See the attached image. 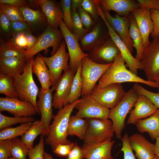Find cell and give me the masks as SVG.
Returning a JSON list of instances; mask_svg holds the SVG:
<instances>
[{"label": "cell", "mask_w": 159, "mask_h": 159, "mask_svg": "<svg viewBox=\"0 0 159 159\" xmlns=\"http://www.w3.org/2000/svg\"><path fill=\"white\" fill-rule=\"evenodd\" d=\"M12 42L18 47L26 50L28 42L24 32L15 35Z\"/></svg>", "instance_id": "cell-52"}, {"label": "cell", "mask_w": 159, "mask_h": 159, "mask_svg": "<svg viewBox=\"0 0 159 159\" xmlns=\"http://www.w3.org/2000/svg\"><path fill=\"white\" fill-rule=\"evenodd\" d=\"M55 90L54 86H52L47 91L43 93L41 90L38 95L39 99L37 102V107L41 114L40 121L42 123L44 137L46 136L52 119L54 115L53 114L52 93Z\"/></svg>", "instance_id": "cell-18"}, {"label": "cell", "mask_w": 159, "mask_h": 159, "mask_svg": "<svg viewBox=\"0 0 159 159\" xmlns=\"http://www.w3.org/2000/svg\"><path fill=\"white\" fill-rule=\"evenodd\" d=\"M77 110L75 115L86 119H109L110 109L101 105L91 95L82 97L75 108Z\"/></svg>", "instance_id": "cell-12"}, {"label": "cell", "mask_w": 159, "mask_h": 159, "mask_svg": "<svg viewBox=\"0 0 159 159\" xmlns=\"http://www.w3.org/2000/svg\"><path fill=\"white\" fill-rule=\"evenodd\" d=\"M44 59L50 72L53 86L56 84L62 76V71L70 68L68 64L69 59V54L66 51V44L62 41L56 52L51 57H47L39 54Z\"/></svg>", "instance_id": "cell-10"}, {"label": "cell", "mask_w": 159, "mask_h": 159, "mask_svg": "<svg viewBox=\"0 0 159 159\" xmlns=\"http://www.w3.org/2000/svg\"><path fill=\"white\" fill-rule=\"evenodd\" d=\"M36 120L31 117H11L6 116L0 113V129L9 127L10 126L18 123L23 124L33 122Z\"/></svg>", "instance_id": "cell-38"}, {"label": "cell", "mask_w": 159, "mask_h": 159, "mask_svg": "<svg viewBox=\"0 0 159 159\" xmlns=\"http://www.w3.org/2000/svg\"><path fill=\"white\" fill-rule=\"evenodd\" d=\"M32 72L35 74L39 82L43 93L47 91L51 86H53L51 76L49 70L43 59L39 55L34 59Z\"/></svg>", "instance_id": "cell-26"}, {"label": "cell", "mask_w": 159, "mask_h": 159, "mask_svg": "<svg viewBox=\"0 0 159 159\" xmlns=\"http://www.w3.org/2000/svg\"><path fill=\"white\" fill-rule=\"evenodd\" d=\"M80 99L71 104H67L54 116L53 120L50 125L45 139V143L52 150L59 144H68L71 142L67 139V128L71 115Z\"/></svg>", "instance_id": "cell-2"}, {"label": "cell", "mask_w": 159, "mask_h": 159, "mask_svg": "<svg viewBox=\"0 0 159 159\" xmlns=\"http://www.w3.org/2000/svg\"><path fill=\"white\" fill-rule=\"evenodd\" d=\"M102 11L107 21L132 53L133 42L129 34L130 22L128 17L121 16L117 13L112 16L109 11L102 10Z\"/></svg>", "instance_id": "cell-17"}, {"label": "cell", "mask_w": 159, "mask_h": 159, "mask_svg": "<svg viewBox=\"0 0 159 159\" xmlns=\"http://www.w3.org/2000/svg\"><path fill=\"white\" fill-rule=\"evenodd\" d=\"M97 9L99 16L102 19L106 26L110 38L119 49L129 70L137 75L138 70L142 69L140 61L132 55L126 45L107 21L101 8L99 7Z\"/></svg>", "instance_id": "cell-14"}, {"label": "cell", "mask_w": 159, "mask_h": 159, "mask_svg": "<svg viewBox=\"0 0 159 159\" xmlns=\"http://www.w3.org/2000/svg\"><path fill=\"white\" fill-rule=\"evenodd\" d=\"M110 37L99 22L96 23L92 30L79 41V44L83 51H89Z\"/></svg>", "instance_id": "cell-25"}, {"label": "cell", "mask_w": 159, "mask_h": 159, "mask_svg": "<svg viewBox=\"0 0 159 159\" xmlns=\"http://www.w3.org/2000/svg\"><path fill=\"white\" fill-rule=\"evenodd\" d=\"M133 88L138 95H142L146 97L158 108H159V92L150 91L137 83L134 85Z\"/></svg>", "instance_id": "cell-42"}, {"label": "cell", "mask_w": 159, "mask_h": 159, "mask_svg": "<svg viewBox=\"0 0 159 159\" xmlns=\"http://www.w3.org/2000/svg\"><path fill=\"white\" fill-rule=\"evenodd\" d=\"M135 125L140 132H147L152 140L159 137V108L148 117L138 120Z\"/></svg>", "instance_id": "cell-27"}, {"label": "cell", "mask_w": 159, "mask_h": 159, "mask_svg": "<svg viewBox=\"0 0 159 159\" xmlns=\"http://www.w3.org/2000/svg\"><path fill=\"white\" fill-rule=\"evenodd\" d=\"M26 51L9 41L0 45V58L16 57L25 59Z\"/></svg>", "instance_id": "cell-33"}, {"label": "cell", "mask_w": 159, "mask_h": 159, "mask_svg": "<svg viewBox=\"0 0 159 159\" xmlns=\"http://www.w3.org/2000/svg\"><path fill=\"white\" fill-rule=\"evenodd\" d=\"M0 93L4 95L7 97H18L13 76L0 73Z\"/></svg>", "instance_id": "cell-35"}, {"label": "cell", "mask_w": 159, "mask_h": 159, "mask_svg": "<svg viewBox=\"0 0 159 159\" xmlns=\"http://www.w3.org/2000/svg\"><path fill=\"white\" fill-rule=\"evenodd\" d=\"M26 62L16 57L0 58V73L12 76L21 74Z\"/></svg>", "instance_id": "cell-28"}, {"label": "cell", "mask_w": 159, "mask_h": 159, "mask_svg": "<svg viewBox=\"0 0 159 159\" xmlns=\"http://www.w3.org/2000/svg\"><path fill=\"white\" fill-rule=\"evenodd\" d=\"M140 8L159 11V0H137Z\"/></svg>", "instance_id": "cell-51"}, {"label": "cell", "mask_w": 159, "mask_h": 159, "mask_svg": "<svg viewBox=\"0 0 159 159\" xmlns=\"http://www.w3.org/2000/svg\"><path fill=\"white\" fill-rule=\"evenodd\" d=\"M130 22L129 34L133 41V47L136 50L135 58L140 61L142 55L145 49L142 35L138 28L134 16L131 13L127 16Z\"/></svg>", "instance_id": "cell-29"}, {"label": "cell", "mask_w": 159, "mask_h": 159, "mask_svg": "<svg viewBox=\"0 0 159 159\" xmlns=\"http://www.w3.org/2000/svg\"><path fill=\"white\" fill-rule=\"evenodd\" d=\"M62 10L63 20L68 29L72 32V27L70 0H61L59 3Z\"/></svg>", "instance_id": "cell-41"}, {"label": "cell", "mask_w": 159, "mask_h": 159, "mask_svg": "<svg viewBox=\"0 0 159 159\" xmlns=\"http://www.w3.org/2000/svg\"><path fill=\"white\" fill-rule=\"evenodd\" d=\"M81 7L91 16L95 23L98 22L100 16L94 0H83Z\"/></svg>", "instance_id": "cell-44"}, {"label": "cell", "mask_w": 159, "mask_h": 159, "mask_svg": "<svg viewBox=\"0 0 159 159\" xmlns=\"http://www.w3.org/2000/svg\"><path fill=\"white\" fill-rule=\"evenodd\" d=\"M72 32L80 40L90 30L85 28L81 20L77 10L71 9Z\"/></svg>", "instance_id": "cell-39"}, {"label": "cell", "mask_w": 159, "mask_h": 159, "mask_svg": "<svg viewBox=\"0 0 159 159\" xmlns=\"http://www.w3.org/2000/svg\"><path fill=\"white\" fill-rule=\"evenodd\" d=\"M131 148L138 159H149L155 155V144L149 142L143 135L135 133L129 137Z\"/></svg>", "instance_id": "cell-22"}, {"label": "cell", "mask_w": 159, "mask_h": 159, "mask_svg": "<svg viewBox=\"0 0 159 159\" xmlns=\"http://www.w3.org/2000/svg\"><path fill=\"white\" fill-rule=\"evenodd\" d=\"M74 143H71L68 144H59L56 147L52 150V152L60 157H67L74 147Z\"/></svg>", "instance_id": "cell-47"}, {"label": "cell", "mask_w": 159, "mask_h": 159, "mask_svg": "<svg viewBox=\"0 0 159 159\" xmlns=\"http://www.w3.org/2000/svg\"><path fill=\"white\" fill-rule=\"evenodd\" d=\"M87 119H84L75 115H71L67 128L68 135H75L84 140L88 126Z\"/></svg>", "instance_id": "cell-30"}, {"label": "cell", "mask_w": 159, "mask_h": 159, "mask_svg": "<svg viewBox=\"0 0 159 159\" xmlns=\"http://www.w3.org/2000/svg\"><path fill=\"white\" fill-rule=\"evenodd\" d=\"M8 159H17L15 158H13L11 156H10V157H9Z\"/></svg>", "instance_id": "cell-62"}, {"label": "cell", "mask_w": 159, "mask_h": 159, "mask_svg": "<svg viewBox=\"0 0 159 159\" xmlns=\"http://www.w3.org/2000/svg\"><path fill=\"white\" fill-rule=\"evenodd\" d=\"M42 123L40 120H36L33 122L31 127L21 136V140L29 149L34 147V142L39 135H42Z\"/></svg>", "instance_id": "cell-32"}, {"label": "cell", "mask_w": 159, "mask_h": 159, "mask_svg": "<svg viewBox=\"0 0 159 159\" xmlns=\"http://www.w3.org/2000/svg\"><path fill=\"white\" fill-rule=\"evenodd\" d=\"M112 63L107 64L97 63L92 61L87 57L83 59L81 62V69L83 83L82 97L91 95L97 82Z\"/></svg>", "instance_id": "cell-5"}, {"label": "cell", "mask_w": 159, "mask_h": 159, "mask_svg": "<svg viewBox=\"0 0 159 159\" xmlns=\"http://www.w3.org/2000/svg\"><path fill=\"white\" fill-rule=\"evenodd\" d=\"M67 159H85L84 157L82 148L77 144L74 143V145L68 155Z\"/></svg>", "instance_id": "cell-53"}, {"label": "cell", "mask_w": 159, "mask_h": 159, "mask_svg": "<svg viewBox=\"0 0 159 159\" xmlns=\"http://www.w3.org/2000/svg\"><path fill=\"white\" fill-rule=\"evenodd\" d=\"M11 21L2 12L0 11V25L1 29L4 32L11 33Z\"/></svg>", "instance_id": "cell-54"}, {"label": "cell", "mask_w": 159, "mask_h": 159, "mask_svg": "<svg viewBox=\"0 0 159 159\" xmlns=\"http://www.w3.org/2000/svg\"><path fill=\"white\" fill-rule=\"evenodd\" d=\"M34 4L41 8L47 18L48 24L54 28L58 29L59 21L63 19V12L59 6L54 1L37 0Z\"/></svg>", "instance_id": "cell-23"}, {"label": "cell", "mask_w": 159, "mask_h": 159, "mask_svg": "<svg viewBox=\"0 0 159 159\" xmlns=\"http://www.w3.org/2000/svg\"><path fill=\"white\" fill-rule=\"evenodd\" d=\"M0 11L11 21H21L26 23L18 7L7 4H0Z\"/></svg>", "instance_id": "cell-40"}, {"label": "cell", "mask_w": 159, "mask_h": 159, "mask_svg": "<svg viewBox=\"0 0 159 159\" xmlns=\"http://www.w3.org/2000/svg\"><path fill=\"white\" fill-rule=\"evenodd\" d=\"M45 140L42 135L38 144L32 149L29 150L28 155L29 159H43Z\"/></svg>", "instance_id": "cell-43"}, {"label": "cell", "mask_w": 159, "mask_h": 159, "mask_svg": "<svg viewBox=\"0 0 159 159\" xmlns=\"http://www.w3.org/2000/svg\"><path fill=\"white\" fill-rule=\"evenodd\" d=\"M64 38L60 30L53 28L49 25L42 33L38 37L36 43L30 49L26 50L25 60L27 62L33 58L39 52L52 47L51 55L54 54L58 50L61 41Z\"/></svg>", "instance_id": "cell-6"}, {"label": "cell", "mask_w": 159, "mask_h": 159, "mask_svg": "<svg viewBox=\"0 0 159 159\" xmlns=\"http://www.w3.org/2000/svg\"><path fill=\"white\" fill-rule=\"evenodd\" d=\"M139 95L133 88L128 90L117 105L110 109L109 116L117 138L122 139V132L125 127V121L128 114L134 107Z\"/></svg>", "instance_id": "cell-4"}, {"label": "cell", "mask_w": 159, "mask_h": 159, "mask_svg": "<svg viewBox=\"0 0 159 159\" xmlns=\"http://www.w3.org/2000/svg\"><path fill=\"white\" fill-rule=\"evenodd\" d=\"M83 0H71V6L72 9L77 10L81 6Z\"/></svg>", "instance_id": "cell-57"}, {"label": "cell", "mask_w": 159, "mask_h": 159, "mask_svg": "<svg viewBox=\"0 0 159 159\" xmlns=\"http://www.w3.org/2000/svg\"><path fill=\"white\" fill-rule=\"evenodd\" d=\"M0 4H5L19 8L25 6H31L28 1L24 0H0Z\"/></svg>", "instance_id": "cell-55"}, {"label": "cell", "mask_w": 159, "mask_h": 159, "mask_svg": "<svg viewBox=\"0 0 159 159\" xmlns=\"http://www.w3.org/2000/svg\"><path fill=\"white\" fill-rule=\"evenodd\" d=\"M0 111H6L16 117H31L39 114L30 102L18 98L0 97Z\"/></svg>", "instance_id": "cell-15"}, {"label": "cell", "mask_w": 159, "mask_h": 159, "mask_svg": "<svg viewBox=\"0 0 159 159\" xmlns=\"http://www.w3.org/2000/svg\"><path fill=\"white\" fill-rule=\"evenodd\" d=\"M120 53L118 48L110 37L107 38L88 51L87 57L97 63H112Z\"/></svg>", "instance_id": "cell-13"}, {"label": "cell", "mask_w": 159, "mask_h": 159, "mask_svg": "<svg viewBox=\"0 0 159 159\" xmlns=\"http://www.w3.org/2000/svg\"><path fill=\"white\" fill-rule=\"evenodd\" d=\"M149 159H159V158L155 155L153 157Z\"/></svg>", "instance_id": "cell-61"}, {"label": "cell", "mask_w": 159, "mask_h": 159, "mask_svg": "<svg viewBox=\"0 0 159 159\" xmlns=\"http://www.w3.org/2000/svg\"><path fill=\"white\" fill-rule=\"evenodd\" d=\"M81 64L79 66L73 78L66 104H71L79 100L82 95L83 83L81 75Z\"/></svg>", "instance_id": "cell-31"}, {"label": "cell", "mask_w": 159, "mask_h": 159, "mask_svg": "<svg viewBox=\"0 0 159 159\" xmlns=\"http://www.w3.org/2000/svg\"><path fill=\"white\" fill-rule=\"evenodd\" d=\"M150 11L154 25L153 30L150 35L153 39L159 38V11L155 10Z\"/></svg>", "instance_id": "cell-50"}, {"label": "cell", "mask_w": 159, "mask_h": 159, "mask_svg": "<svg viewBox=\"0 0 159 159\" xmlns=\"http://www.w3.org/2000/svg\"><path fill=\"white\" fill-rule=\"evenodd\" d=\"M76 72L70 68L64 71L63 75L54 86L55 92L53 95L52 105L54 108L59 110L66 105Z\"/></svg>", "instance_id": "cell-16"}, {"label": "cell", "mask_w": 159, "mask_h": 159, "mask_svg": "<svg viewBox=\"0 0 159 159\" xmlns=\"http://www.w3.org/2000/svg\"><path fill=\"white\" fill-rule=\"evenodd\" d=\"M115 141L109 139L99 143L84 144L82 146L85 159H114L111 150Z\"/></svg>", "instance_id": "cell-20"}, {"label": "cell", "mask_w": 159, "mask_h": 159, "mask_svg": "<svg viewBox=\"0 0 159 159\" xmlns=\"http://www.w3.org/2000/svg\"><path fill=\"white\" fill-rule=\"evenodd\" d=\"M126 93L121 83H114L105 87H95L91 95L102 106L112 109L115 107Z\"/></svg>", "instance_id": "cell-9"}, {"label": "cell", "mask_w": 159, "mask_h": 159, "mask_svg": "<svg viewBox=\"0 0 159 159\" xmlns=\"http://www.w3.org/2000/svg\"><path fill=\"white\" fill-rule=\"evenodd\" d=\"M59 27L67 46L69 56V68L76 72L84 58L88 56L79 44L78 38L67 28L63 19L59 21Z\"/></svg>", "instance_id": "cell-11"}, {"label": "cell", "mask_w": 159, "mask_h": 159, "mask_svg": "<svg viewBox=\"0 0 159 159\" xmlns=\"http://www.w3.org/2000/svg\"><path fill=\"white\" fill-rule=\"evenodd\" d=\"M33 58L26 62L21 74L13 76L14 85L19 99L32 104L39 113L37 105V98L39 90L33 76Z\"/></svg>", "instance_id": "cell-3"}, {"label": "cell", "mask_w": 159, "mask_h": 159, "mask_svg": "<svg viewBox=\"0 0 159 159\" xmlns=\"http://www.w3.org/2000/svg\"><path fill=\"white\" fill-rule=\"evenodd\" d=\"M26 22L29 25L37 24L43 20L44 15L43 12L34 10L29 6H25L19 8Z\"/></svg>", "instance_id": "cell-36"}, {"label": "cell", "mask_w": 159, "mask_h": 159, "mask_svg": "<svg viewBox=\"0 0 159 159\" xmlns=\"http://www.w3.org/2000/svg\"><path fill=\"white\" fill-rule=\"evenodd\" d=\"M43 159H54V158L50 154L44 152Z\"/></svg>", "instance_id": "cell-59"}, {"label": "cell", "mask_w": 159, "mask_h": 159, "mask_svg": "<svg viewBox=\"0 0 159 159\" xmlns=\"http://www.w3.org/2000/svg\"><path fill=\"white\" fill-rule=\"evenodd\" d=\"M131 13L135 19L142 35L145 48L150 42L149 36L154 27L150 11L145 9L139 8L132 11Z\"/></svg>", "instance_id": "cell-21"}, {"label": "cell", "mask_w": 159, "mask_h": 159, "mask_svg": "<svg viewBox=\"0 0 159 159\" xmlns=\"http://www.w3.org/2000/svg\"><path fill=\"white\" fill-rule=\"evenodd\" d=\"M147 80L155 82L159 74V38H155L145 48L140 61Z\"/></svg>", "instance_id": "cell-8"}, {"label": "cell", "mask_w": 159, "mask_h": 159, "mask_svg": "<svg viewBox=\"0 0 159 159\" xmlns=\"http://www.w3.org/2000/svg\"><path fill=\"white\" fill-rule=\"evenodd\" d=\"M87 119L88 126L84 144L101 143L112 139L115 132L110 119Z\"/></svg>", "instance_id": "cell-7"}, {"label": "cell", "mask_w": 159, "mask_h": 159, "mask_svg": "<svg viewBox=\"0 0 159 159\" xmlns=\"http://www.w3.org/2000/svg\"><path fill=\"white\" fill-rule=\"evenodd\" d=\"M155 82L158 85L159 87L158 88V92H159V74L156 78Z\"/></svg>", "instance_id": "cell-60"}, {"label": "cell", "mask_w": 159, "mask_h": 159, "mask_svg": "<svg viewBox=\"0 0 159 159\" xmlns=\"http://www.w3.org/2000/svg\"><path fill=\"white\" fill-rule=\"evenodd\" d=\"M29 150L21 139L16 138L11 140V156L17 159H26Z\"/></svg>", "instance_id": "cell-37"}, {"label": "cell", "mask_w": 159, "mask_h": 159, "mask_svg": "<svg viewBox=\"0 0 159 159\" xmlns=\"http://www.w3.org/2000/svg\"><path fill=\"white\" fill-rule=\"evenodd\" d=\"M155 145V155H157L159 158V137H158L156 139V142Z\"/></svg>", "instance_id": "cell-58"}, {"label": "cell", "mask_w": 159, "mask_h": 159, "mask_svg": "<svg viewBox=\"0 0 159 159\" xmlns=\"http://www.w3.org/2000/svg\"><path fill=\"white\" fill-rule=\"evenodd\" d=\"M100 5L102 10H112L122 16H128L133 11L140 8L137 1L133 0H101Z\"/></svg>", "instance_id": "cell-24"}, {"label": "cell", "mask_w": 159, "mask_h": 159, "mask_svg": "<svg viewBox=\"0 0 159 159\" xmlns=\"http://www.w3.org/2000/svg\"><path fill=\"white\" fill-rule=\"evenodd\" d=\"M29 29V25L27 23L21 21H11V33L14 35L18 33L25 32Z\"/></svg>", "instance_id": "cell-48"}, {"label": "cell", "mask_w": 159, "mask_h": 159, "mask_svg": "<svg viewBox=\"0 0 159 159\" xmlns=\"http://www.w3.org/2000/svg\"><path fill=\"white\" fill-rule=\"evenodd\" d=\"M125 61L120 54L115 58L111 66L98 81L96 87L101 88L114 83L135 82L146 85L158 88V85L155 82L144 80L128 69L125 64Z\"/></svg>", "instance_id": "cell-1"}, {"label": "cell", "mask_w": 159, "mask_h": 159, "mask_svg": "<svg viewBox=\"0 0 159 159\" xmlns=\"http://www.w3.org/2000/svg\"><path fill=\"white\" fill-rule=\"evenodd\" d=\"M121 140L122 143L121 150L123 153L124 159H136L130 146L128 134H125Z\"/></svg>", "instance_id": "cell-45"}, {"label": "cell", "mask_w": 159, "mask_h": 159, "mask_svg": "<svg viewBox=\"0 0 159 159\" xmlns=\"http://www.w3.org/2000/svg\"><path fill=\"white\" fill-rule=\"evenodd\" d=\"M33 122L21 124L15 127H9L1 130L0 141L11 140L22 136L31 127Z\"/></svg>", "instance_id": "cell-34"}, {"label": "cell", "mask_w": 159, "mask_h": 159, "mask_svg": "<svg viewBox=\"0 0 159 159\" xmlns=\"http://www.w3.org/2000/svg\"><path fill=\"white\" fill-rule=\"evenodd\" d=\"M77 11L84 27L88 30L93 27L96 23L91 16L81 6Z\"/></svg>", "instance_id": "cell-46"}, {"label": "cell", "mask_w": 159, "mask_h": 159, "mask_svg": "<svg viewBox=\"0 0 159 159\" xmlns=\"http://www.w3.org/2000/svg\"><path fill=\"white\" fill-rule=\"evenodd\" d=\"M24 33L28 42L27 49L26 50H28L34 46L37 42L38 37L34 36L32 34L30 29Z\"/></svg>", "instance_id": "cell-56"}, {"label": "cell", "mask_w": 159, "mask_h": 159, "mask_svg": "<svg viewBox=\"0 0 159 159\" xmlns=\"http://www.w3.org/2000/svg\"><path fill=\"white\" fill-rule=\"evenodd\" d=\"M134 107L126 122L128 125H135L138 120L148 117L158 109L148 98L142 95H139Z\"/></svg>", "instance_id": "cell-19"}, {"label": "cell", "mask_w": 159, "mask_h": 159, "mask_svg": "<svg viewBox=\"0 0 159 159\" xmlns=\"http://www.w3.org/2000/svg\"><path fill=\"white\" fill-rule=\"evenodd\" d=\"M11 140L0 141V159H8L11 156Z\"/></svg>", "instance_id": "cell-49"}]
</instances>
